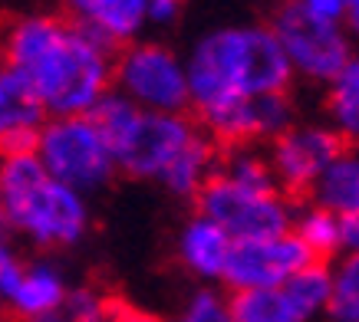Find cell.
I'll return each instance as SVG.
<instances>
[{
	"instance_id": "obj_18",
	"label": "cell",
	"mask_w": 359,
	"mask_h": 322,
	"mask_svg": "<svg viewBox=\"0 0 359 322\" xmlns=\"http://www.w3.org/2000/svg\"><path fill=\"white\" fill-rule=\"evenodd\" d=\"M290 234L306 247V253L320 263H327L330 257L339 253V217L316 207L313 201H306L294 211V224Z\"/></svg>"
},
{
	"instance_id": "obj_20",
	"label": "cell",
	"mask_w": 359,
	"mask_h": 322,
	"mask_svg": "<svg viewBox=\"0 0 359 322\" xmlns=\"http://www.w3.org/2000/svg\"><path fill=\"white\" fill-rule=\"evenodd\" d=\"M231 296V319L234 322H306L290 296L277 290H250V293H228Z\"/></svg>"
},
{
	"instance_id": "obj_22",
	"label": "cell",
	"mask_w": 359,
	"mask_h": 322,
	"mask_svg": "<svg viewBox=\"0 0 359 322\" xmlns=\"http://www.w3.org/2000/svg\"><path fill=\"white\" fill-rule=\"evenodd\" d=\"M283 293L290 296V302L297 306V312L304 316L306 322L316 319L320 312H327L330 302V263H310L300 273L283 283Z\"/></svg>"
},
{
	"instance_id": "obj_3",
	"label": "cell",
	"mask_w": 359,
	"mask_h": 322,
	"mask_svg": "<svg viewBox=\"0 0 359 322\" xmlns=\"http://www.w3.org/2000/svg\"><path fill=\"white\" fill-rule=\"evenodd\" d=\"M89 122L109 145L116 168L135 181H162L175 158L201 135V125L188 112H142L116 89L89 108Z\"/></svg>"
},
{
	"instance_id": "obj_5",
	"label": "cell",
	"mask_w": 359,
	"mask_h": 322,
	"mask_svg": "<svg viewBox=\"0 0 359 322\" xmlns=\"http://www.w3.org/2000/svg\"><path fill=\"white\" fill-rule=\"evenodd\" d=\"M36 158L53 181L66 184L76 194H96L116 181V158L102 141L89 115L46 118L40 125Z\"/></svg>"
},
{
	"instance_id": "obj_10",
	"label": "cell",
	"mask_w": 359,
	"mask_h": 322,
	"mask_svg": "<svg viewBox=\"0 0 359 322\" xmlns=\"http://www.w3.org/2000/svg\"><path fill=\"white\" fill-rule=\"evenodd\" d=\"M316 263L294 234L271 237V240H241L231 244L221 283L228 293L277 290L304 267Z\"/></svg>"
},
{
	"instance_id": "obj_16",
	"label": "cell",
	"mask_w": 359,
	"mask_h": 322,
	"mask_svg": "<svg viewBox=\"0 0 359 322\" xmlns=\"http://www.w3.org/2000/svg\"><path fill=\"white\" fill-rule=\"evenodd\" d=\"M310 201L337 217L359 214V148H343L337 161L320 174Z\"/></svg>"
},
{
	"instance_id": "obj_19",
	"label": "cell",
	"mask_w": 359,
	"mask_h": 322,
	"mask_svg": "<svg viewBox=\"0 0 359 322\" xmlns=\"http://www.w3.org/2000/svg\"><path fill=\"white\" fill-rule=\"evenodd\" d=\"M215 174L231 184H238V188H250V191H277L271 161H267V148H261V145L221 148L218 172Z\"/></svg>"
},
{
	"instance_id": "obj_14",
	"label": "cell",
	"mask_w": 359,
	"mask_h": 322,
	"mask_svg": "<svg viewBox=\"0 0 359 322\" xmlns=\"http://www.w3.org/2000/svg\"><path fill=\"white\" fill-rule=\"evenodd\" d=\"M66 293L69 290L63 283V273L53 263H27L13 300L0 309V322H33L40 316L60 312Z\"/></svg>"
},
{
	"instance_id": "obj_32",
	"label": "cell",
	"mask_w": 359,
	"mask_h": 322,
	"mask_svg": "<svg viewBox=\"0 0 359 322\" xmlns=\"http://www.w3.org/2000/svg\"><path fill=\"white\" fill-rule=\"evenodd\" d=\"M33 322H66L63 312H50V316H40V319H33Z\"/></svg>"
},
{
	"instance_id": "obj_15",
	"label": "cell",
	"mask_w": 359,
	"mask_h": 322,
	"mask_svg": "<svg viewBox=\"0 0 359 322\" xmlns=\"http://www.w3.org/2000/svg\"><path fill=\"white\" fill-rule=\"evenodd\" d=\"M323 89H327V99H323L327 122L323 125L333 129V135L346 148H359V50Z\"/></svg>"
},
{
	"instance_id": "obj_1",
	"label": "cell",
	"mask_w": 359,
	"mask_h": 322,
	"mask_svg": "<svg viewBox=\"0 0 359 322\" xmlns=\"http://www.w3.org/2000/svg\"><path fill=\"white\" fill-rule=\"evenodd\" d=\"M112 56L116 46L69 17L27 13L0 20V59L30 83L46 118L89 115L112 89Z\"/></svg>"
},
{
	"instance_id": "obj_26",
	"label": "cell",
	"mask_w": 359,
	"mask_h": 322,
	"mask_svg": "<svg viewBox=\"0 0 359 322\" xmlns=\"http://www.w3.org/2000/svg\"><path fill=\"white\" fill-rule=\"evenodd\" d=\"M294 7H300L304 13L316 17V20L343 23L346 20V0H290Z\"/></svg>"
},
{
	"instance_id": "obj_21",
	"label": "cell",
	"mask_w": 359,
	"mask_h": 322,
	"mask_svg": "<svg viewBox=\"0 0 359 322\" xmlns=\"http://www.w3.org/2000/svg\"><path fill=\"white\" fill-rule=\"evenodd\" d=\"M330 322H359V253L330 263Z\"/></svg>"
},
{
	"instance_id": "obj_2",
	"label": "cell",
	"mask_w": 359,
	"mask_h": 322,
	"mask_svg": "<svg viewBox=\"0 0 359 322\" xmlns=\"http://www.w3.org/2000/svg\"><path fill=\"white\" fill-rule=\"evenodd\" d=\"M188 115L198 125L244 99L290 92L294 73L277 36L264 23L208 30L185 59Z\"/></svg>"
},
{
	"instance_id": "obj_4",
	"label": "cell",
	"mask_w": 359,
	"mask_h": 322,
	"mask_svg": "<svg viewBox=\"0 0 359 322\" xmlns=\"http://www.w3.org/2000/svg\"><path fill=\"white\" fill-rule=\"evenodd\" d=\"M0 201L11 230L30 237L43 250L76 247L89 234L86 197L53 181L36 155L0 158Z\"/></svg>"
},
{
	"instance_id": "obj_23",
	"label": "cell",
	"mask_w": 359,
	"mask_h": 322,
	"mask_svg": "<svg viewBox=\"0 0 359 322\" xmlns=\"http://www.w3.org/2000/svg\"><path fill=\"white\" fill-rule=\"evenodd\" d=\"M66 322H116L119 300H112L109 293H99L93 286H79L69 290L63 300Z\"/></svg>"
},
{
	"instance_id": "obj_8",
	"label": "cell",
	"mask_w": 359,
	"mask_h": 322,
	"mask_svg": "<svg viewBox=\"0 0 359 322\" xmlns=\"http://www.w3.org/2000/svg\"><path fill=\"white\" fill-rule=\"evenodd\" d=\"M267 27L277 36L294 79H304V83L327 86L356 53V40L349 36L343 23L316 20L300 7H294L290 0L273 13Z\"/></svg>"
},
{
	"instance_id": "obj_31",
	"label": "cell",
	"mask_w": 359,
	"mask_h": 322,
	"mask_svg": "<svg viewBox=\"0 0 359 322\" xmlns=\"http://www.w3.org/2000/svg\"><path fill=\"white\" fill-rule=\"evenodd\" d=\"M11 217H7V207L0 201V247H7V240H11Z\"/></svg>"
},
{
	"instance_id": "obj_9",
	"label": "cell",
	"mask_w": 359,
	"mask_h": 322,
	"mask_svg": "<svg viewBox=\"0 0 359 322\" xmlns=\"http://www.w3.org/2000/svg\"><path fill=\"white\" fill-rule=\"evenodd\" d=\"M346 148L343 141L327 129L323 122H297L280 139L267 145V161H271L273 184L283 197H310L320 174L337 161V155Z\"/></svg>"
},
{
	"instance_id": "obj_30",
	"label": "cell",
	"mask_w": 359,
	"mask_h": 322,
	"mask_svg": "<svg viewBox=\"0 0 359 322\" xmlns=\"http://www.w3.org/2000/svg\"><path fill=\"white\" fill-rule=\"evenodd\" d=\"M343 27L349 30V36H353V40H359V0H349L346 20H343Z\"/></svg>"
},
{
	"instance_id": "obj_33",
	"label": "cell",
	"mask_w": 359,
	"mask_h": 322,
	"mask_svg": "<svg viewBox=\"0 0 359 322\" xmlns=\"http://www.w3.org/2000/svg\"><path fill=\"white\" fill-rule=\"evenodd\" d=\"M0 309H4V300H0Z\"/></svg>"
},
{
	"instance_id": "obj_12",
	"label": "cell",
	"mask_w": 359,
	"mask_h": 322,
	"mask_svg": "<svg viewBox=\"0 0 359 322\" xmlns=\"http://www.w3.org/2000/svg\"><path fill=\"white\" fill-rule=\"evenodd\" d=\"M228 250L231 240L198 211L175 234V260L182 263L188 276L201 279V286H218L221 283Z\"/></svg>"
},
{
	"instance_id": "obj_34",
	"label": "cell",
	"mask_w": 359,
	"mask_h": 322,
	"mask_svg": "<svg viewBox=\"0 0 359 322\" xmlns=\"http://www.w3.org/2000/svg\"><path fill=\"white\" fill-rule=\"evenodd\" d=\"M346 7H349V0H346Z\"/></svg>"
},
{
	"instance_id": "obj_29",
	"label": "cell",
	"mask_w": 359,
	"mask_h": 322,
	"mask_svg": "<svg viewBox=\"0 0 359 322\" xmlns=\"http://www.w3.org/2000/svg\"><path fill=\"white\" fill-rule=\"evenodd\" d=\"M116 322H165V319H155V316H145V312H135V309H129L126 302H119V309H116Z\"/></svg>"
},
{
	"instance_id": "obj_25",
	"label": "cell",
	"mask_w": 359,
	"mask_h": 322,
	"mask_svg": "<svg viewBox=\"0 0 359 322\" xmlns=\"http://www.w3.org/2000/svg\"><path fill=\"white\" fill-rule=\"evenodd\" d=\"M23 270H27V263L11 247H0V300H13V293L23 279Z\"/></svg>"
},
{
	"instance_id": "obj_24",
	"label": "cell",
	"mask_w": 359,
	"mask_h": 322,
	"mask_svg": "<svg viewBox=\"0 0 359 322\" xmlns=\"http://www.w3.org/2000/svg\"><path fill=\"white\" fill-rule=\"evenodd\" d=\"M178 322H234L231 319V296L221 286H198L182 306Z\"/></svg>"
},
{
	"instance_id": "obj_7",
	"label": "cell",
	"mask_w": 359,
	"mask_h": 322,
	"mask_svg": "<svg viewBox=\"0 0 359 322\" xmlns=\"http://www.w3.org/2000/svg\"><path fill=\"white\" fill-rule=\"evenodd\" d=\"M195 204L198 214L208 217L231 244L290 234L297 211L294 201L283 197L280 191H250V188L224 181L218 174L198 191Z\"/></svg>"
},
{
	"instance_id": "obj_17",
	"label": "cell",
	"mask_w": 359,
	"mask_h": 322,
	"mask_svg": "<svg viewBox=\"0 0 359 322\" xmlns=\"http://www.w3.org/2000/svg\"><path fill=\"white\" fill-rule=\"evenodd\" d=\"M46 112L20 73L0 66V135L13 129H40Z\"/></svg>"
},
{
	"instance_id": "obj_28",
	"label": "cell",
	"mask_w": 359,
	"mask_h": 322,
	"mask_svg": "<svg viewBox=\"0 0 359 322\" xmlns=\"http://www.w3.org/2000/svg\"><path fill=\"white\" fill-rule=\"evenodd\" d=\"M339 253H359V214L339 217Z\"/></svg>"
},
{
	"instance_id": "obj_13",
	"label": "cell",
	"mask_w": 359,
	"mask_h": 322,
	"mask_svg": "<svg viewBox=\"0 0 359 322\" xmlns=\"http://www.w3.org/2000/svg\"><path fill=\"white\" fill-rule=\"evenodd\" d=\"M66 17L86 30L99 33L109 46L135 43L145 27V4L149 0H63Z\"/></svg>"
},
{
	"instance_id": "obj_6",
	"label": "cell",
	"mask_w": 359,
	"mask_h": 322,
	"mask_svg": "<svg viewBox=\"0 0 359 322\" xmlns=\"http://www.w3.org/2000/svg\"><path fill=\"white\" fill-rule=\"evenodd\" d=\"M112 89L142 112H188L185 59L172 46L155 40H135L112 56Z\"/></svg>"
},
{
	"instance_id": "obj_11",
	"label": "cell",
	"mask_w": 359,
	"mask_h": 322,
	"mask_svg": "<svg viewBox=\"0 0 359 322\" xmlns=\"http://www.w3.org/2000/svg\"><path fill=\"white\" fill-rule=\"evenodd\" d=\"M297 125V106L290 92H271V96L244 99L228 112L215 115L201 129L218 141V148H234V145H271L280 139L287 129Z\"/></svg>"
},
{
	"instance_id": "obj_27",
	"label": "cell",
	"mask_w": 359,
	"mask_h": 322,
	"mask_svg": "<svg viewBox=\"0 0 359 322\" xmlns=\"http://www.w3.org/2000/svg\"><path fill=\"white\" fill-rule=\"evenodd\" d=\"M185 13V0H149L145 4V23L155 27H172Z\"/></svg>"
}]
</instances>
